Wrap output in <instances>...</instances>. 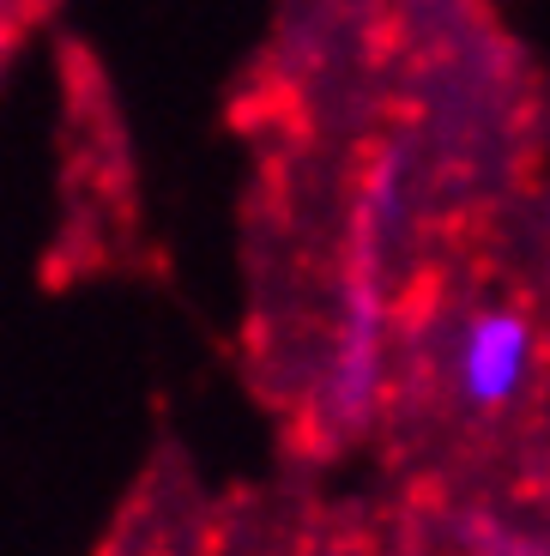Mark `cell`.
<instances>
[{
  "instance_id": "cell-1",
  "label": "cell",
  "mask_w": 550,
  "mask_h": 556,
  "mask_svg": "<svg viewBox=\"0 0 550 556\" xmlns=\"http://www.w3.org/2000/svg\"><path fill=\"white\" fill-rule=\"evenodd\" d=\"M533 351H538V333L526 315H514V308H478L460 327V345H454L460 400L478 405V412L514 405L521 388L533 381Z\"/></svg>"
}]
</instances>
